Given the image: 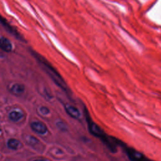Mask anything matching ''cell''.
I'll return each mask as SVG.
<instances>
[{"label":"cell","mask_w":161,"mask_h":161,"mask_svg":"<svg viewBox=\"0 0 161 161\" xmlns=\"http://www.w3.org/2000/svg\"><path fill=\"white\" fill-rule=\"evenodd\" d=\"M85 115L86 121L88 122V129L91 135L98 137V138H100L104 142V144L108 147L110 151L113 153L116 152H117V148H116L114 143H112V139H109V137L106 135L105 132L101 129V127L99 125H98L95 122L91 120L90 116H89V112L86 109H85Z\"/></svg>","instance_id":"cell-1"},{"label":"cell","mask_w":161,"mask_h":161,"mask_svg":"<svg viewBox=\"0 0 161 161\" xmlns=\"http://www.w3.org/2000/svg\"><path fill=\"white\" fill-rule=\"evenodd\" d=\"M30 52L32 53V55H34L38 61H39L40 63H41L46 68L47 71L50 74V76H52V79H54L55 82L57 83V84L60 86L62 89H63L65 91L66 90L67 87L64 81V80L62 79L60 74L57 72V71L52 66V65L50 64L46 59L43 57L41 55H40L39 53H38L37 52L32 49L30 50Z\"/></svg>","instance_id":"cell-2"},{"label":"cell","mask_w":161,"mask_h":161,"mask_svg":"<svg viewBox=\"0 0 161 161\" xmlns=\"http://www.w3.org/2000/svg\"><path fill=\"white\" fill-rule=\"evenodd\" d=\"M125 152L131 161H153L145 157L144 154L132 148L123 146Z\"/></svg>","instance_id":"cell-3"},{"label":"cell","mask_w":161,"mask_h":161,"mask_svg":"<svg viewBox=\"0 0 161 161\" xmlns=\"http://www.w3.org/2000/svg\"><path fill=\"white\" fill-rule=\"evenodd\" d=\"M0 23H1L2 25L7 29V30L10 33V34H11L16 38H17L18 40L22 42H26L24 37L18 32L17 30L15 28H14L13 26H11L10 23L8 22V21L6 20L4 17H3L1 15H0Z\"/></svg>","instance_id":"cell-4"},{"label":"cell","mask_w":161,"mask_h":161,"mask_svg":"<svg viewBox=\"0 0 161 161\" xmlns=\"http://www.w3.org/2000/svg\"><path fill=\"white\" fill-rule=\"evenodd\" d=\"M30 127L34 132L42 135L46 134L47 132V127L42 122L34 121L31 123Z\"/></svg>","instance_id":"cell-5"},{"label":"cell","mask_w":161,"mask_h":161,"mask_svg":"<svg viewBox=\"0 0 161 161\" xmlns=\"http://www.w3.org/2000/svg\"><path fill=\"white\" fill-rule=\"evenodd\" d=\"M0 49L6 52H10L12 50V44L8 38L0 37Z\"/></svg>","instance_id":"cell-6"},{"label":"cell","mask_w":161,"mask_h":161,"mask_svg":"<svg viewBox=\"0 0 161 161\" xmlns=\"http://www.w3.org/2000/svg\"><path fill=\"white\" fill-rule=\"evenodd\" d=\"M67 114L74 119H79L80 117V113L76 107L67 105L65 108Z\"/></svg>","instance_id":"cell-7"},{"label":"cell","mask_w":161,"mask_h":161,"mask_svg":"<svg viewBox=\"0 0 161 161\" xmlns=\"http://www.w3.org/2000/svg\"><path fill=\"white\" fill-rule=\"evenodd\" d=\"M11 93L15 95H20L25 91V86L20 84H15L11 87Z\"/></svg>","instance_id":"cell-8"},{"label":"cell","mask_w":161,"mask_h":161,"mask_svg":"<svg viewBox=\"0 0 161 161\" xmlns=\"http://www.w3.org/2000/svg\"><path fill=\"white\" fill-rule=\"evenodd\" d=\"M21 143L16 139H11L7 142V145L9 148L11 150H17L20 146Z\"/></svg>","instance_id":"cell-9"},{"label":"cell","mask_w":161,"mask_h":161,"mask_svg":"<svg viewBox=\"0 0 161 161\" xmlns=\"http://www.w3.org/2000/svg\"><path fill=\"white\" fill-rule=\"evenodd\" d=\"M23 117L22 113L18 111H12L9 114V118L13 121H18Z\"/></svg>","instance_id":"cell-10"},{"label":"cell","mask_w":161,"mask_h":161,"mask_svg":"<svg viewBox=\"0 0 161 161\" xmlns=\"http://www.w3.org/2000/svg\"><path fill=\"white\" fill-rule=\"evenodd\" d=\"M40 111L42 113V115H48L49 113H50V110L48 108H47L46 106H42L40 109Z\"/></svg>","instance_id":"cell-11"},{"label":"cell","mask_w":161,"mask_h":161,"mask_svg":"<svg viewBox=\"0 0 161 161\" xmlns=\"http://www.w3.org/2000/svg\"><path fill=\"white\" fill-rule=\"evenodd\" d=\"M37 142H38V140L36 138H35L34 137H30V142L31 144H36Z\"/></svg>","instance_id":"cell-12"},{"label":"cell","mask_w":161,"mask_h":161,"mask_svg":"<svg viewBox=\"0 0 161 161\" xmlns=\"http://www.w3.org/2000/svg\"><path fill=\"white\" fill-rule=\"evenodd\" d=\"M35 161H47V160H44V159H38V160H35Z\"/></svg>","instance_id":"cell-13"},{"label":"cell","mask_w":161,"mask_h":161,"mask_svg":"<svg viewBox=\"0 0 161 161\" xmlns=\"http://www.w3.org/2000/svg\"><path fill=\"white\" fill-rule=\"evenodd\" d=\"M1 129H0V132H1Z\"/></svg>","instance_id":"cell-14"}]
</instances>
